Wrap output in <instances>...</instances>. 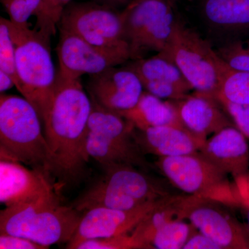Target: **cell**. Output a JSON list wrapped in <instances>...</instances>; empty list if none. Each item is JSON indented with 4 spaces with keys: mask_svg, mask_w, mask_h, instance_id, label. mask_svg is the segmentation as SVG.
<instances>
[{
    "mask_svg": "<svg viewBox=\"0 0 249 249\" xmlns=\"http://www.w3.org/2000/svg\"><path fill=\"white\" fill-rule=\"evenodd\" d=\"M91 110L92 101L80 80L57 73L43 124L53 159V175L63 181H76L89 162L86 142Z\"/></svg>",
    "mask_w": 249,
    "mask_h": 249,
    "instance_id": "obj_1",
    "label": "cell"
},
{
    "mask_svg": "<svg viewBox=\"0 0 249 249\" xmlns=\"http://www.w3.org/2000/svg\"><path fill=\"white\" fill-rule=\"evenodd\" d=\"M42 121L34 106L25 98L0 96V158L30 166L53 176V159Z\"/></svg>",
    "mask_w": 249,
    "mask_h": 249,
    "instance_id": "obj_2",
    "label": "cell"
},
{
    "mask_svg": "<svg viewBox=\"0 0 249 249\" xmlns=\"http://www.w3.org/2000/svg\"><path fill=\"white\" fill-rule=\"evenodd\" d=\"M83 213L64 206L55 191L27 203L8 206L0 213V234L21 236L49 247L69 243Z\"/></svg>",
    "mask_w": 249,
    "mask_h": 249,
    "instance_id": "obj_3",
    "label": "cell"
},
{
    "mask_svg": "<svg viewBox=\"0 0 249 249\" xmlns=\"http://www.w3.org/2000/svg\"><path fill=\"white\" fill-rule=\"evenodd\" d=\"M16 47L18 91L34 106L43 124L52 102L57 73L51 55L50 36L29 25L19 26L7 19Z\"/></svg>",
    "mask_w": 249,
    "mask_h": 249,
    "instance_id": "obj_4",
    "label": "cell"
},
{
    "mask_svg": "<svg viewBox=\"0 0 249 249\" xmlns=\"http://www.w3.org/2000/svg\"><path fill=\"white\" fill-rule=\"evenodd\" d=\"M103 171L71 205L80 212L97 207L133 209L173 195L147 171L135 167L117 165Z\"/></svg>",
    "mask_w": 249,
    "mask_h": 249,
    "instance_id": "obj_5",
    "label": "cell"
},
{
    "mask_svg": "<svg viewBox=\"0 0 249 249\" xmlns=\"http://www.w3.org/2000/svg\"><path fill=\"white\" fill-rule=\"evenodd\" d=\"M134 124L119 113L92 101L88 123L87 153L103 169L129 165L147 171L150 163L134 138Z\"/></svg>",
    "mask_w": 249,
    "mask_h": 249,
    "instance_id": "obj_6",
    "label": "cell"
},
{
    "mask_svg": "<svg viewBox=\"0 0 249 249\" xmlns=\"http://www.w3.org/2000/svg\"><path fill=\"white\" fill-rule=\"evenodd\" d=\"M155 165L172 185L188 196L220 201L229 206L242 205L238 188L232 186L229 175L199 152L159 157Z\"/></svg>",
    "mask_w": 249,
    "mask_h": 249,
    "instance_id": "obj_7",
    "label": "cell"
},
{
    "mask_svg": "<svg viewBox=\"0 0 249 249\" xmlns=\"http://www.w3.org/2000/svg\"><path fill=\"white\" fill-rule=\"evenodd\" d=\"M165 52L173 59L193 89L215 98L231 68L209 42L177 22Z\"/></svg>",
    "mask_w": 249,
    "mask_h": 249,
    "instance_id": "obj_8",
    "label": "cell"
},
{
    "mask_svg": "<svg viewBox=\"0 0 249 249\" xmlns=\"http://www.w3.org/2000/svg\"><path fill=\"white\" fill-rule=\"evenodd\" d=\"M121 14L131 60L168 47L178 22L173 0H131Z\"/></svg>",
    "mask_w": 249,
    "mask_h": 249,
    "instance_id": "obj_9",
    "label": "cell"
},
{
    "mask_svg": "<svg viewBox=\"0 0 249 249\" xmlns=\"http://www.w3.org/2000/svg\"><path fill=\"white\" fill-rule=\"evenodd\" d=\"M59 29L70 31L87 42L103 48L128 52L121 12L96 1H71L62 12Z\"/></svg>",
    "mask_w": 249,
    "mask_h": 249,
    "instance_id": "obj_10",
    "label": "cell"
},
{
    "mask_svg": "<svg viewBox=\"0 0 249 249\" xmlns=\"http://www.w3.org/2000/svg\"><path fill=\"white\" fill-rule=\"evenodd\" d=\"M226 206L220 201L188 195L183 198L181 217L222 249H249L247 229L229 213Z\"/></svg>",
    "mask_w": 249,
    "mask_h": 249,
    "instance_id": "obj_11",
    "label": "cell"
},
{
    "mask_svg": "<svg viewBox=\"0 0 249 249\" xmlns=\"http://www.w3.org/2000/svg\"><path fill=\"white\" fill-rule=\"evenodd\" d=\"M57 54L58 74L71 79H80L85 74H96L131 60L128 52L91 45L76 34L63 29H60Z\"/></svg>",
    "mask_w": 249,
    "mask_h": 249,
    "instance_id": "obj_12",
    "label": "cell"
},
{
    "mask_svg": "<svg viewBox=\"0 0 249 249\" xmlns=\"http://www.w3.org/2000/svg\"><path fill=\"white\" fill-rule=\"evenodd\" d=\"M163 199L133 209L97 207L87 210L66 248L73 249L77 244L89 239L129 235Z\"/></svg>",
    "mask_w": 249,
    "mask_h": 249,
    "instance_id": "obj_13",
    "label": "cell"
},
{
    "mask_svg": "<svg viewBox=\"0 0 249 249\" xmlns=\"http://www.w3.org/2000/svg\"><path fill=\"white\" fill-rule=\"evenodd\" d=\"M116 67L89 75L87 88L93 102L109 110L120 113L137 104L144 88L132 70L126 67Z\"/></svg>",
    "mask_w": 249,
    "mask_h": 249,
    "instance_id": "obj_14",
    "label": "cell"
},
{
    "mask_svg": "<svg viewBox=\"0 0 249 249\" xmlns=\"http://www.w3.org/2000/svg\"><path fill=\"white\" fill-rule=\"evenodd\" d=\"M237 183L249 176V145L247 137L235 126L222 129L206 139L199 151Z\"/></svg>",
    "mask_w": 249,
    "mask_h": 249,
    "instance_id": "obj_15",
    "label": "cell"
},
{
    "mask_svg": "<svg viewBox=\"0 0 249 249\" xmlns=\"http://www.w3.org/2000/svg\"><path fill=\"white\" fill-rule=\"evenodd\" d=\"M53 191L51 178L40 170L0 160V201L6 207L36 200Z\"/></svg>",
    "mask_w": 249,
    "mask_h": 249,
    "instance_id": "obj_16",
    "label": "cell"
},
{
    "mask_svg": "<svg viewBox=\"0 0 249 249\" xmlns=\"http://www.w3.org/2000/svg\"><path fill=\"white\" fill-rule=\"evenodd\" d=\"M183 125L191 133L206 141L222 129L235 126L230 116L216 98L195 91L175 101Z\"/></svg>",
    "mask_w": 249,
    "mask_h": 249,
    "instance_id": "obj_17",
    "label": "cell"
},
{
    "mask_svg": "<svg viewBox=\"0 0 249 249\" xmlns=\"http://www.w3.org/2000/svg\"><path fill=\"white\" fill-rule=\"evenodd\" d=\"M134 137L145 155L175 157L196 153L206 141L189 130L172 126H160L141 130L134 128Z\"/></svg>",
    "mask_w": 249,
    "mask_h": 249,
    "instance_id": "obj_18",
    "label": "cell"
},
{
    "mask_svg": "<svg viewBox=\"0 0 249 249\" xmlns=\"http://www.w3.org/2000/svg\"><path fill=\"white\" fill-rule=\"evenodd\" d=\"M119 114L141 130L160 126L186 128L175 101L161 99L146 91H143L133 108Z\"/></svg>",
    "mask_w": 249,
    "mask_h": 249,
    "instance_id": "obj_19",
    "label": "cell"
},
{
    "mask_svg": "<svg viewBox=\"0 0 249 249\" xmlns=\"http://www.w3.org/2000/svg\"><path fill=\"white\" fill-rule=\"evenodd\" d=\"M125 67L138 76L144 89L148 92L155 87L166 84L178 85L193 90L173 59L165 51L150 58L132 60Z\"/></svg>",
    "mask_w": 249,
    "mask_h": 249,
    "instance_id": "obj_20",
    "label": "cell"
},
{
    "mask_svg": "<svg viewBox=\"0 0 249 249\" xmlns=\"http://www.w3.org/2000/svg\"><path fill=\"white\" fill-rule=\"evenodd\" d=\"M184 196L171 195L163 198L149 213L130 235L140 243L143 249H153L151 245L156 232L171 221L182 219L181 208Z\"/></svg>",
    "mask_w": 249,
    "mask_h": 249,
    "instance_id": "obj_21",
    "label": "cell"
},
{
    "mask_svg": "<svg viewBox=\"0 0 249 249\" xmlns=\"http://www.w3.org/2000/svg\"><path fill=\"white\" fill-rule=\"evenodd\" d=\"M204 11L206 18L216 25L249 26V0H206Z\"/></svg>",
    "mask_w": 249,
    "mask_h": 249,
    "instance_id": "obj_22",
    "label": "cell"
},
{
    "mask_svg": "<svg viewBox=\"0 0 249 249\" xmlns=\"http://www.w3.org/2000/svg\"><path fill=\"white\" fill-rule=\"evenodd\" d=\"M196 229L184 220L176 219L165 224L156 232L151 245L153 249H183Z\"/></svg>",
    "mask_w": 249,
    "mask_h": 249,
    "instance_id": "obj_23",
    "label": "cell"
},
{
    "mask_svg": "<svg viewBox=\"0 0 249 249\" xmlns=\"http://www.w3.org/2000/svg\"><path fill=\"white\" fill-rule=\"evenodd\" d=\"M215 98L249 106V73L231 69Z\"/></svg>",
    "mask_w": 249,
    "mask_h": 249,
    "instance_id": "obj_24",
    "label": "cell"
},
{
    "mask_svg": "<svg viewBox=\"0 0 249 249\" xmlns=\"http://www.w3.org/2000/svg\"><path fill=\"white\" fill-rule=\"evenodd\" d=\"M0 70L9 75L19 88V80L16 67V47L10 36L7 19H0Z\"/></svg>",
    "mask_w": 249,
    "mask_h": 249,
    "instance_id": "obj_25",
    "label": "cell"
},
{
    "mask_svg": "<svg viewBox=\"0 0 249 249\" xmlns=\"http://www.w3.org/2000/svg\"><path fill=\"white\" fill-rule=\"evenodd\" d=\"M71 1L72 0H43L36 17L37 29L50 37L54 35L64 9Z\"/></svg>",
    "mask_w": 249,
    "mask_h": 249,
    "instance_id": "obj_26",
    "label": "cell"
},
{
    "mask_svg": "<svg viewBox=\"0 0 249 249\" xmlns=\"http://www.w3.org/2000/svg\"><path fill=\"white\" fill-rule=\"evenodd\" d=\"M43 0H1L9 15V20L19 26L29 25L28 20L32 16L37 17Z\"/></svg>",
    "mask_w": 249,
    "mask_h": 249,
    "instance_id": "obj_27",
    "label": "cell"
},
{
    "mask_svg": "<svg viewBox=\"0 0 249 249\" xmlns=\"http://www.w3.org/2000/svg\"><path fill=\"white\" fill-rule=\"evenodd\" d=\"M73 249H143L132 235L89 239L77 244Z\"/></svg>",
    "mask_w": 249,
    "mask_h": 249,
    "instance_id": "obj_28",
    "label": "cell"
},
{
    "mask_svg": "<svg viewBox=\"0 0 249 249\" xmlns=\"http://www.w3.org/2000/svg\"><path fill=\"white\" fill-rule=\"evenodd\" d=\"M219 53L232 70L249 73V40L233 42Z\"/></svg>",
    "mask_w": 249,
    "mask_h": 249,
    "instance_id": "obj_29",
    "label": "cell"
},
{
    "mask_svg": "<svg viewBox=\"0 0 249 249\" xmlns=\"http://www.w3.org/2000/svg\"><path fill=\"white\" fill-rule=\"evenodd\" d=\"M227 111L234 124L249 139V106L236 104L224 100H217Z\"/></svg>",
    "mask_w": 249,
    "mask_h": 249,
    "instance_id": "obj_30",
    "label": "cell"
},
{
    "mask_svg": "<svg viewBox=\"0 0 249 249\" xmlns=\"http://www.w3.org/2000/svg\"><path fill=\"white\" fill-rule=\"evenodd\" d=\"M1 249H47L49 247L36 243L21 236L0 234Z\"/></svg>",
    "mask_w": 249,
    "mask_h": 249,
    "instance_id": "obj_31",
    "label": "cell"
},
{
    "mask_svg": "<svg viewBox=\"0 0 249 249\" xmlns=\"http://www.w3.org/2000/svg\"><path fill=\"white\" fill-rule=\"evenodd\" d=\"M183 249H222L210 237L196 231L187 241Z\"/></svg>",
    "mask_w": 249,
    "mask_h": 249,
    "instance_id": "obj_32",
    "label": "cell"
},
{
    "mask_svg": "<svg viewBox=\"0 0 249 249\" xmlns=\"http://www.w3.org/2000/svg\"><path fill=\"white\" fill-rule=\"evenodd\" d=\"M237 186L242 198V205L249 204V176L237 183Z\"/></svg>",
    "mask_w": 249,
    "mask_h": 249,
    "instance_id": "obj_33",
    "label": "cell"
},
{
    "mask_svg": "<svg viewBox=\"0 0 249 249\" xmlns=\"http://www.w3.org/2000/svg\"><path fill=\"white\" fill-rule=\"evenodd\" d=\"M15 86L12 78L5 72L0 70V91L2 93Z\"/></svg>",
    "mask_w": 249,
    "mask_h": 249,
    "instance_id": "obj_34",
    "label": "cell"
},
{
    "mask_svg": "<svg viewBox=\"0 0 249 249\" xmlns=\"http://www.w3.org/2000/svg\"><path fill=\"white\" fill-rule=\"evenodd\" d=\"M93 1L99 3V4L107 5L111 7L115 8L116 6H120V5L126 6L131 0H93Z\"/></svg>",
    "mask_w": 249,
    "mask_h": 249,
    "instance_id": "obj_35",
    "label": "cell"
},
{
    "mask_svg": "<svg viewBox=\"0 0 249 249\" xmlns=\"http://www.w3.org/2000/svg\"><path fill=\"white\" fill-rule=\"evenodd\" d=\"M246 208V217H247V231L249 235V204H244Z\"/></svg>",
    "mask_w": 249,
    "mask_h": 249,
    "instance_id": "obj_36",
    "label": "cell"
}]
</instances>
